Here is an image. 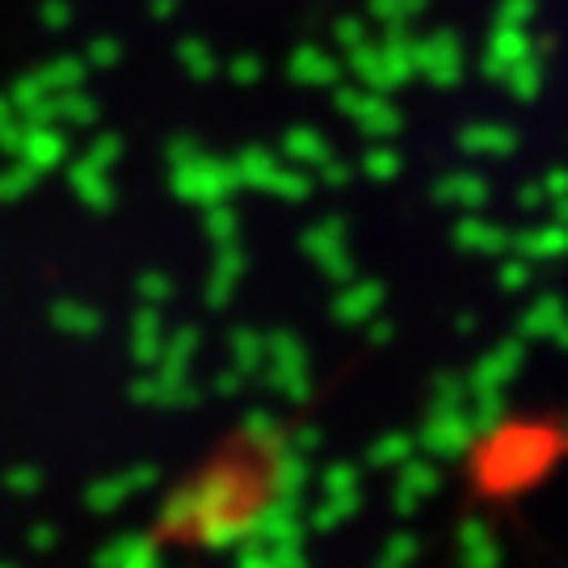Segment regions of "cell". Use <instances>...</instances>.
Returning a JSON list of instances; mask_svg holds the SVG:
<instances>
[]
</instances>
